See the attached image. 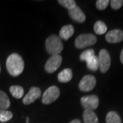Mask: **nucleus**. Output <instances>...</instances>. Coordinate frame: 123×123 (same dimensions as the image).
<instances>
[{"label": "nucleus", "mask_w": 123, "mask_h": 123, "mask_svg": "<svg viewBox=\"0 0 123 123\" xmlns=\"http://www.w3.org/2000/svg\"><path fill=\"white\" fill-rule=\"evenodd\" d=\"M60 89L57 86H51L44 92L42 97V101L44 104H50L57 100L60 96Z\"/></svg>", "instance_id": "obj_4"}, {"label": "nucleus", "mask_w": 123, "mask_h": 123, "mask_svg": "<svg viewBox=\"0 0 123 123\" xmlns=\"http://www.w3.org/2000/svg\"><path fill=\"white\" fill-rule=\"evenodd\" d=\"M106 40L110 43H118L123 40V31L120 30H112L107 33Z\"/></svg>", "instance_id": "obj_10"}, {"label": "nucleus", "mask_w": 123, "mask_h": 123, "mask_svg": "<svg viewBox=\"0 0 123 123\" xmlns=\"http://www.w3.org/2000/svg\"><path fill=\"white\" fill-rule=\"evenodd\" d=\"M41 96V90L37 87H32L30 88L28 93L23 97V103L25 105H30L39 98Z\"/></svg>", "instance_id": "obj_9"}, {"label": "nucleus", "mask_w": 123, "mask_h": 123, "mask_svg": "<svg viewBox=\"0 0 123 123\" xmlns=\"http://www.w3.org/2000/svg\"><path fill=\"white\" fill-rule=\"evenodd\" d=\"M106 123H122L121 118L116 112L110 111L106 116Z\"/></svg>", "instance_id": "obj_18"}, {"label": "nucleus", "mask_w": 123, "mask_h": 123, "mask_svg": "<svg viewBox=\"0 0 123 123\" xmlns=\"http://www.w3.org/2000/svg\"><path fill=\"white\" fill-rule=\"evenodd\" d=\"M111 7L114 10H118L120 9L123 4V0H112L110 1Z\"/></svg>", "instance_id": "obj_24"}, {"label": "nucleus", "mask_w": 123, "mask_h": 123, "mask_svg": "<svg viewBox=\"0 0 123 123\" xmlns=\"http://www.w3.org/2000/svg\"><path fill=\"white\" fill-rule=\"evenodd\" d=\"M0 72H1V67H0Z\"/></svg>", "instance_id": "obj_27"}, {"label": "nucleus", "mask_w": 123, "mask_h": 123, "mask_svg": "<svg viewBox=\"0 0 123 123\" xmlns=\"http://www.w3.org/2000/svg\"><path fill=\"white\" fill-rule=\"evenodd\" d=\"M96 36L92 34H83L78 36L75 39V46L78 49H84L88 46L94 45L97 43Z\"/></svg>", "instance_id": "obj_3"}, {"label": "nucleus", "mask_w": 123, "mask_h": 123, "mask_svg": "<svg viewBox=\"0 0 123 123\" xmlns=\"http://www.w3.org/2000/svg\"><path fill=\"white\" fill-rule=\"evenodd\" d=\"M95 55V53H94V51L92 49H87L86 51H84V52L81 53L80 56H79V59L81 60V61H87L90 58H91L93 56Z\"/></svg>", "instance_id": "obj_21"}, {"label": "nucleus", "mask_w": 123, "mask_h": 123, "mask_svg": "<svg viewBox=\"0 0 123 123\" xmlns=\"http://www.w3.org/2000/svg\"><path fill=\"white\" fill-rule=\"evenodd\" d=\"M10 92L11 94L16 98H21L24 94V90L20 86H12L10 88Z\"/></svg>", "instance_id": "obj_17"}, {"label": "nucleus", "mask_w": 123, "mask_h": 123, "mask_svg": "<svg viewBox=\"0 0 123 123\" xmlns=\"http://www.w3.org/2000/svg\"><path fill=\"white\" fill-rule=\"evenodd\" d=\"M73 77V72L70 68H65L57 75V79L60 82L62 83H67L69 82Z\"/></svg>", "instance_id": "obj_14"}, {"label": "nucleus", "mask_w": 123, "mask_h": 123, "mask_svg": "<svg viewBox=\"0 0 123 123\" xmlns=\"http://www.w3.org/2000/svg\"><path fill=\"white\" fill-rule=\"evenodd\" d=\"M99 69L101 73H105L110 68L111 64V58L108 51L106 49H101L99 52V55L98 57Z\"/></svg>", "instance_id": "obj_5"}, {"label": "nucleus", "mask_w": 123, "mask_h": 123, "mask_svg": "<svg viewBox=\"0 0 123 123\" xmlns=\"http://www.w3.org/2000/svg\"><path fill=\"white\" fill-rule=\"evenodd\" d=\"M58 3L61 4L62 6L67 8L68 10L74 8L76 5V2L74 0H59Z\"/></svg>", "instance_id": "obj_22"}, {"label": "nucleus", "mask_w": 123, "mask_h": 123, "mask_svg": "<svg viewBox=\"0 0 123 123\" xmlns=\"http://www.w3.org/2000/svg\"><path fill=\"white\" fill-rule=\"evenodd\" d=\"M120 61L123 64V49L121 51V53H120Z\"/></svg>", "instance_id": "obj_26"}, {"label": "nucleus", "mask_w": 123, "mask_h": 123, "mask_svg": "<svg viewBox=\"0 0 123 123\" xmlns=\"http://www.w3.org/2000/svg\"><path fill=\"white\" fill-rule=\"evenodd\" d=\"M83 118L84 123H99L97 116L92 110H84Z\"/></svg>", "instance_id": "obj_13"}, {"label": "nucleus", "mask_w": 123, "mask_h": 123, "mask_svg": "<svg viewBox=\"0 0 123 123\" xmlns=\"http://www.w3.org/2000/svg\"><path fill=\"white\" fill-rule=\"evenodd\" d=\"M81 103L85 110H96L99 105L98 98L96 95L85 96L81 98Z\"/></svg>", "instance_id": "obj_6"}, {"label": "nucleus", "mask_w": 123, "mask_h": 123, "mask_svg": "<svg viewBox=\"0 0 123 123\" xmlns=\"http://www.w3.org/2000/svg\"><path fill=\"white\" fill-rule=\"evenodd\" d=\"M12 117L13 114L11 111L6 110H0V122H7L12 119Z\"/></svg>", "instance_id": "obj_20"}, {"label": "nucleus", "mask_w": 123, "mask_h": 123, "mask_svg": "<svg viewBox=\"0 0 123 123\" xmlns=\"http://www.w3.org/2000/svg\"><path fill=\"white\" fill-rule=\"evenodd\" d=\"M6 67L10 75L17 77L21 75L23 71L24 62L18 53H12L6 60Z\"/></svg>", "instance_id": "obj_1"}, {"label": "nucleus", "mask_w": 123, "mask_h": 123, "mask_svg": "<svg viewBox=\"0 0 123 123\" xmlns=\"http://www.w3.org/2000/svg\"><path fill=\"white\" fill-rule=\"evenodd\" d=\"M86 63H87V67L90 70L97 71L99 68L98 60V57H97L96 55L90 58L88 60L86 61Z\"/></svg>", "instance_id": "obj_19"}, {"label": "nucleus", "mask_w": 123, "mask_h": 123, "mask_svg": "<svg viewBox=\"0 0 123 123\" xmlns=\"http://www.w3.org/2000/svg\"><path fill=\"white\" fill-rule=\"evenodd\" d=\"M62 62V57L60 55H51L45 64V70L49 73H53L57 70Z\"/></svg>", "instance_id": "obj_7"}, {"label": "nucleus", "mask_w": 123, "mask_h": 123, "mask_svg": "<svg viewBox=\"0 0 123 123\" xmlns=\"http://www.w3.org/2000/svg\"><path fill=\"white\" fill-rule=\"evenodd\" d=\"M74 32H75V30L72 25H66L62 27L60 31V38L62 39L67 40L73 35Z\"/></svg>", "instance_id": "obj_12"}, {"label": "nucleus", "mask_w": 123, "mask_h": 123, "mask_svg": "<svg viewBox=\"0 0 123 123\" xmlns=\"http://www.w3.org/2000/svg\"><path fill=\"white\" fill-rule=\"evenodd\" d=\"M96 78L93 75H86L79 84V88L83 92H89L95 87Z\"/></svg>", "instance_id": "obj_8"}, {"label": "nucleus", "mask_w": 123, "mask_h": 123, "mask_svg": "<svg viewBox=\"0 0 123 123\" xmlns=\"http://www.w3.org/2000/svg\"><path fill=\"white\" fill-rule=\"evenodd\" d=\"M94 32L98 35H102L104 34L107 30V27L105 23L101 21H98L95 23L94 25Z\"/></svg>", "instance_id": "obj_16"}, {"label": "nucleus", "mask_w": 123, "mask_h": 123, "mask_svg": "<svg viewBox=\"0 0 123 123\" xmlns=\"http://www.w3.org/2000/svg\"><path fill=\"white\" fill-rule=\"evenodd\" d=\"M10 105V102L8 95L4 92L0 90V110L8 109Z\"/></svg>", "instance_id": "obj_15"}, {"label": "nucleus", "mask_w": 123, "mask_h": 123, "mask_svg": "<svg viewBox=\"0 0 123 123\" xmlns=\"http://www.w3.org/2000/svg\"><path fill=\"white\" fill-rule=\"evenodd\" d=\"M69 123H81V121H80L79 120L75 119V120H72V121H71V122H70Z\"/></svg>", "instance_id": "obj_25"}, {"label": "nucleus", "mask_w": 123, "mask_h": 123, "mask_svg": "<svg viewBox=\"0 0 123 123\" xmlns=\"http://www.w3.org/2000/svg\"><path fill=\"white\" fill-rule=\"evenodd\" d=\"M110 1L108 0H98L96 2V7L99 10H103L108 6Z\"/></svg>", "instance_id": "obj_23"}, {"label": "nucleus", "mask_w": 123, "mask_h": 123, "mask_svg": "<svg viewBox=\"0 0 123 123\" xmlns=\"http://www.w3.org/2000/svg\"><path fill=\"white\" fill-rule=\"evenodd\" d=\"M46 50L51 55H59L64 49L63 43L60 36L51 35L46 40Z\"/></svg>", "instance_id": "obj_2"}, {"label": "nucleus", "mask_w": 123, "mask_h": 123, "mask_svg": "<svg viewBox=\"0 0 123 123\" xmlns=\"http://www.w3.org/2000/svg\"><path fill=\"white\" fill-rule=\"evenodd\" d=\"M68 14L71 18L78 23H84L86 21V15L83 11L78 6H75L74 8L68 10Z\"/></svg>", "instance_id": "obj_11"}]
</instances>
